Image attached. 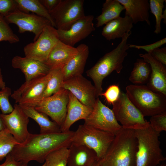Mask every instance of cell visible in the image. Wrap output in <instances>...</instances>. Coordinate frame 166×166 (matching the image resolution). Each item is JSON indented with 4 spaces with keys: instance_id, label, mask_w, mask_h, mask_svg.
Here are the masks:
<instances>
[{
    "instance_id": "6da1fadb",
    "label": "cell",
    "mask_w": 166,
    "mask_h": 166,
    "mask_svg": "<svg viewBox=\"0 0 166 166\" xmlns=\"http://www.w3.org/2000/svg\"><path fill=\"white\" fill-rule=\"evenodd\" d=\"M74 132L69 130L56 133H30L24 142L15 146L9 154L17 161L28 164L35 160L42 163L52 151L62 147L69 148Z\"/></svg>"
},
{
    "instance_id": "7a4b0ae2",
    "label": "cell",
    "mask_w": 166,
    "mask_h": 166,
    "mask_svg": "<svg viewBox=\"0 0 166 166\" xmlns=\"http://www.w3.org/2000/svg\"><path fill=\"white\" fill-rule=\"evenodd\" d=\"M138 143L133 129L122 128L104 156L98 160L102 166H136Z\"/></svg>"
},
{
    "instance_id": "3957f363",
    "label": "cell",
    "mask_w": 166,
    "mask_h": 166,
    "mask_svg": "<svg viewBox=\"0 0 166 166\" xmlns=\"http://www.w3.org/2000/svg\"><path fill=\"white\" fill-rule=\"evenodd\" d=\"M138 143L136 166H157L166 160L160 148V132L154 130L149 121L137 124L132 128Z\"/></svg>"
},
{
    "instance_id": "277c9868",
    "label": "cell",
    "mask_w": 166,
    "mask_h": 166,
    "mask_svg": "<svg viewBox=\"0 0 166 166\" xmlns=\"http://www.w3.org/2000/svg\"><path fill=\"white\" fill-rule=\"evenodd\" d=\"M131 34V31L126 33L116 48L106 53L93 66L87 71V76L94 82L97 98L102 93V85L104 79L113 71L120 73L122 69L123 63L128 54L127 50L129 48L127 40Z\"/></svg>"
},
{
    "instance_id": "5b68a950",
    "label": "cell",
    "mask_w": 166,
    "mask_h": 166,
    "mask_svg": "<svg viewBox=\"0 0 166 166\" xmlns=\"http://www.w3.org/2000/svg\"><path fill=\"white\" fill-rule=\"evenodd\" d=\"M125 89L129 99L144 117L166 112V95L145 85H130Z\"/></svg>"
},
{
    "instance_id": "8992f818",
    "label": "cell",
    "mask_w": 166,
    "mask_h": 166,
    "mask_svg": "<svg viewBox=\"0 0 166 166\" xmlns=\"http://www.w3.org/2000/svg\"><path fill=\"white\" fill-rule=\"evenodd\" d=\"M115 135L85 124L79 125L74 132L72 143L84 145L96 153L98 161L107 152Z\"/></svg>"
},
{
    "instance_id": "52a82bcc",
    "label": "cell",
    "mask_w": 166,
    "mask_h": 166,
    "mask_svg": "<svg viewBox=\"0 0 166 166\" xmlns=\"http://www.w3.org/2000/svg\"><path fill=\"white\" fill-rule=\"evenodd\" d=\"M84 0H61L49 13L57 30H66L85 15Z\"/></svg>"
},
{
    "instance_id": "ba28073f",
    "label": "cell",
    "mask_w": 166,
    "mask_h": 166,
    "mask_svg": "<svg viewBox=\"0 0 166 166\" xmlns=\"http://www.w3.org/2000/svg\"><path fill=\"white\" fill-rule=\"evenodd\" d=\"M59 40L57 29L47 26L35 41L24 47L25 57L45 63Z\"/></svg>"
},
{
    "instance_id": "9c48e42d",
    "label": "cell",
    "mask_w": 166,
    "mask_h": 166,
    "mask_svg": "<svg viewBox=\"0 0 166 166\" xmlns=\"http://www.w3.org/2000/svg\"><path fill=\"white\" fill-rule=\"evenodd\" d=\"M69 93L68 90L61 88L52 95L40 100L34 108L50 117L61 128L66 115Z\"/></svg>"
},
{
    "instance_id": "30bf717a",
    "label": "cell",
    "mask_w": 166,
    "mask_h": 166,
    "mask_svg": "<svg viewBox=\"0 0 166 166\" xmlns=\"http://www.w3.org/2000/svg\"><path fill=\"white\" fill-rule=\"evenodd\" d=\"M84 124L111 133L115 136L122 128L112 109L104 104L99 97L91 112L84 120Z\"/></svg>"
},
{
    "instance_id": "8fae6325",
    "label": "cell",
    "mask_w": 166,
    "mask_h": 166,
    "mask_svg": "<svg viewBox=\"0 0 166 166\" xmlns=\"http://www.w3.org/2000/svg\"><path fill=\"white\" fill-rule=\"evenodd\" d=\"M46 75L25 81L11 95L16 104L20 105L35 107L40 101L49 78Z\"/></svg>"
},
{
    "instance_id": "7c38bea8",
    "label": "cell",
    "mask_w": 166,
    "mask_h": 166,
    "mask_svg": "<svg viewBox=\"0 0 166 166\" xmlns=\"http://www.w3.org/2000/svg\"><path fill=\"white\" fill-rule=\"evenodd\" d=\"M4 18L8 24H14L17 26L19 33L29 32L34 33V42L38 39L45 27L51 25L50 22L44 18L33 13H26L18 9Z\"/></svg>"
},
{
    "instance_id": "4fadbf2b",
    "label": "cell",
    "mask_w": 166,
    "mask_h": 166,
    "mask_svg": "<svg viewBox=\"0 0 166 166\" xmlns=\"http://www.w3.org/2000/svg\"><path fill=\"white\" fill-rule=\"evenodd\" d=\"M112 105V110L115 117L123 128H131L137 124H144L147 121L126 93L121 92L118 98Z\"/></svg>"
},
{
    "instance_id": "5bb4252c",
    "label": "cell",
    "mask_w": 166,
    "mask_h": 166,
    "mask_svg": "<svg viewBox=\"0 0 166 166\" xmlns=\"http://www.w3.org/2000/svg\"><path fill=\"white\" fill-rule=\"evenodd\" d=\"M61 88L71 92L81 103L92 109L98 98L94 85L82 75L64 81Z\"/></svg>"
},
{
    "instance_id": "9a60e30c",
    "label": "cell",
    "mask_w": 166,
    "mask_h": 166,
    "mask_svg": "<svg viewBox=\"0 0 166 166\" xmlns=\"http://www.w3.org/2000/svg\"><path fill=\"white\" fill-rule=\"evenodd\" d=\"M13 109L8 114H0L5 128L6 129L20 144L24 142L30 133L28 130L29 117L20 105H14Z\"/></svg>"
},
{
    "instance_id": "2e32d148",
    "label": "cell",
    "mask_w": 166,
    "mask_h": 166,
    "mask_svg": "<svg viewBox=\"0 0 166 166\" xmlns=\"http://www.w3.org/2000/svg\"><path fill=\"white\" fill-rule=\"evenodd\" d=\"M92 15L85 16L74 23L67 30H57L59 40L73 46L95 30Z\"/></svg>"
},
{
    "instance_id": "e0dca14e",
    "label": "cell",
    "mask_w": 166,
    "mask_h": 166,
    "mask_svg": "<svg viewBox=\"0 0 166 166\" xmlns=\"http://www.w3.org/2000/svg\"><path fill=\"white\" fill-rule=\"evenodd\" d=\"M139 56L148 62L151 68V73L146 85L152 90L166 95V68L150 54H140Z\"/></svg>"
},
{
    "instance_id": "ac0fdd59",
    "label": "cell",
    "mask_w": 166,
    "mask_h": 166,
    "mask_svg": "<svg viewBox=\"0 0 166 166\" xmlns=\"http://www.w3.org/2000/svg\"><path fill=\"white\" fill-rule=\"evenodd\" d=\"M11 64L14 68L19 69L23 73L26 81L45 76L50 70L44 63L26 57L14 56Z\"/></svg>"
},
{
    "instance_id": "d6986e66",
    "label": "cell",
    "mask_w": 166,
    "mask_h": 166,
    "mask_svg": "<svg viewBox=\"0 0 166 166\" xmlns=\"http://www.w3.org/2000/svg\"><path fill=\"white\" fill-rule=\"evenodd\" d=\"M69 150L67 166H92L98 161L95 152L84 145L72 143Z\"/></svg>"
},
{
    "instance_id": "ffe728a7",
    "label": "cell",
    "mask_w": 166,
    "mask_h": 166,
    "mask_svg": "<svg viewBox=\"0 0 166 166\" xmlns=\"http://www.w3.org/2000/svg\"><path fill=\"white\" fill-rule=\"evenodd\" d=\"M69 96L66 117L61 127L62 132L69 131L71 126L76 121L81 119L85 120L92 110L81 103L69 91Z\"/></svg>"
},
{
    "instance_id": "44dd1931",
    "label": "cell",
    "mask_w": 166,
    "mask_h": 166,
    "mask_svg": "<svg viewBox=\"0 0 166 166\" xmlns=\"http://www.w3.org/2000/svg\"><path fill=\"white\" fill-rule=\"evenodd\" d=\"M77 53L76 48L65 44L59 40L44 63L50 69L62 68Z\"/></svg>"
},
{
    "instance_id": "7402d4cb",
    "label": "cell",
    "mask_w": 166,
    "mask_h": 166,
    "mask_svg": "<svg viewBox=\"0 0 166 166\" xmlns=\"http://www.w3.org/2000/svg\"><path fill=\"white\" fill-rule=\"evenodd\" d=\"M76 48L78 51L77 54L61 68L64 81L73 77L82 75L83 73L89 56V48L84 44H80Z\"/></svg>"
},
{
    "instance_id": "603a6c76",
    "label": "cell",
    "mask_w": 166,
    "mask_h": 166,
    "mask_svg": "<svg viewBox=\"0 0 166 166\" xmlns=\"http://www.w3.org/2000/svg\"><path fill=\"white\" fill-rule=\"evenodd\" d=\"M124 7L125 15L130 17L134 24L145 22L150 26L149 3L148 0H117Z\"/></svg>"
},
{
    "instance_id": "cb8c5ba5",
    "label": "cell",
    "mask_w": 166,
    "mask_h": 166,
    "mask_svg": "<svg viewBox=\"0 0 166 166\" xmlns=\"http://www.w3.org/2000/svg\"><path fill=\"white\" fill-rule=\"evenodd\" d=\"M133 24L132 19L126 15L124 17L120 16L105 24L102 35L109 41L122 38L126 33L131 31Z\"/></svg>"
},
{
    "instance_id": "d4e9b609",
    "label": "cell",
    "mask_w": 166,
    "mask_h": 166,
    "mask_svg": "<svg viewBox=\"0 0 166 166\" xmlns=\"http://www.w3.org/2000/svg\"><path fill=\"white\" fill-rule=\"evenodd\" d=\"M20 106L26 115L29 118L34 120L38 124L40 127V134L56 133L62 132L60 126L57 124L51 121L45 114L37 110L34 107Z\"/></svg>"
},
{
    "instance_id": "484cf974",
    "label": "cell",
    "mask_w": 166,
    "mask_h": 166,
    "mask_svg": "<svg viewBox=\"0 0 166 166\" xmlns=\"http://www.w3.org/2000/svg\"><path fill=\"white\" fill-rule=\"evenodd\" d=\"M125 9L117 0H106L102 5L101 14L97 16L96 27H99L120 16Z\"/></svg>"
},
{
    "instance_id": "4316f807",
    "label": "cell",
    "mask_w": 166,
    "mask_h": 166,
    "mask_svg": "<svg viewBox=\"0 0 166 166\" xmlns=\"http://www.w3.org/2000/svg\"><path fill=\"white\" fill-rule=\"evenodd\" d=\"M18 9L23 12H31L49 20L52 26L56 28L55 23L49 12L43 6L39 0H15Z\"/></svg>"
},
{
    "instance_id": "83f0119b",
    "label": "cell",
    "mask_w": 166,
    "mask_h": 166,
    "mask_svg": "<svg viewBox=\"0 0 166 166\" xmlns=\"http://www.w3.org/2000/svg\"><path fill=\"white\" fill-rule=\"evenodd\" d=\"M151 73L149 64L144 59H138L135 63L129 80L135 85H143L148 82Z\"/></svg>"
},
{
    "instance_id": "f1b7e54d",
    "label": "cell",
    "mask_w": 166,
    "mask_h": 166,
    "mask_svg": "<svg viewBox=\"0 0 166 166\" xmlns=\"http://www.w3.org/2000/svg\"><path fill=\"white\" fill-rule=\"evenodd\" d=\"M62 68L50 69L49 78L41 100L48 97L58 92L61 88L64 81Z\"/></svg>"
},
{
    "instance_id": "f546056e",
    "label": "cell",
    "mask_w": 166,
    "mask_h": 166,
    "mask_svg": "<svg viewBox=\"0 0 166 166\" xmlns=\"http://www.w3.org/2000/svg\"><path fill=\"white\" fill-rule=\"evenodd\" d=\"M20 144L6 128L0 131V161L10 153L15 146Z\"/></svg>"
},
{
    "instance_id": "4dcf8cb0",
    "label": "cell",
    "mask_w": 166,
    "mask_h": 166,
    "mask_svg": "<svg viewBox=\"0 0 166 166\" xmlns=\"http://www.w3.org/2000/svg\"><path fill=\"white\" fill-rule=\"evenodd\" d=\"M69 148H58L49 153L46 157V166H67Z\"/></svg>"
},
{
    "instance_id": "1f68e13d",
    "label": "cell",
    "mask_w": 166,
    "mask_h": 166,
    "mask_svg": "<svg viewBox=\"0 0 166 166\" xmlns=\"http://www.w3.org/2000/svg\"><path fill=\"white\" fill-rule=\"evenodd\" d=\"M165 0H150L149 1L151 12L154 15L156 21L154 33H160L161 30V22L162 19L163 9Z\"/></svg>"
},
{
    "instance_id": "d6a6232c",
    "label": "cell",
    "mask_w": 166,
    "mask_h": 166,
    "mask_svg": "<svg viewBox=\"0 0 166 166\" xmlns=\"http://www.w3.org/2000/svg\"><path fill=\"white\" fill-rule=\"evenodd\" d=\"M19 41V37L13 32L4 17L0 15V42L7 41L13 44Z\"/></svg>"
},
{
    "instance_id": "836d02e7",
    "label": "cell",
    "mask_w": 166,
    "mask_h": 166,
    "mask_svg": "<svg viewBox=\"0 0 166 166\" xmlns=\"http://www.w3.org/2000/svg\"><path fill=\"white\" fill-rule=\"evenodd\" d=\"M11 90L9 87H6L0 90V109L3 114H8L11 112L14 108L10 104L9 98L11 95Z\"/></svg>"
},
{
    "instance_id": "e575fe53",
    "label": "cell",
    "mask_w": 166,
    "mask_h": 166,
    "mask_svg": "<svg viewBox=\"0 0 166 166\" xmlns=\"http://www.w3.org/2000/svg\"><path fill=\"white\" fill-rule=\"evenodd\" d=\"M149 122L155 131L160 132L166 131V112L151 116Z\"/></svg>"
},
{
    "instance_id": "d590c367",
    "label": "cell",
    "mask_w": 166,
    "mask_h": 166,
    "mask_svg": "<svg viewBox=\"0 0 166 166\" xmlns=\"http://www.w3.org/2000/svg\"><path fill=\"white\" fill-rule=\"evenodd\" d=\"M121 92L118 85H113L109 86L105 92H102L101 96L105 97L108 104L113 105L118 98Z\"/></svg>"
},
{
    "instance_id": "8d00e7d4",
    "label": "cell",
    "mask_w": 166,
    "mask_h": 166,
    "mask_svg": "<svg viewBox=\"0 0 166 166\" xmlns=\"http://www.w3.org/2000/svg\"><path fill=\"white\" fill-rule=\"evenodd\" d=\"M18 9L15 0H0V15L3 17Z\"/></svg>"
},
{
    "instance_id": "74e56055",
    "label": "cell",
    "mask_w": 166,
    "mask_h": 166,
    "mask_svg": "<svg viewBox=\"0 0 166 166\" xmlns=\"http://www.w3.org/2000/svg\"><path fill=\"white\" fill-rule=\"evenodd\" d=\"M166 43V38H165L155 43L144 45L128 44L129 48H135L138 49H143L150 54L152 51L156 49L159 48Z\"/></svg>"
},
{
    "instance_id": "f35d334b",
    "label": "cell",
    "mask_w": 166,
    "mask_h": 166,
    "mask_svg": "<svg viewBox=\"0 0 166 166\" xmlns=\"http://www.w3.org/2000/svg\"><path fill=\"white\" fill-rule=\"evenodd\" d=\"M155 59L163 65H166V48H159L155 49L150 54Z\"/></svg>"
},
{
    "instance_id": "ab89813d",
    "label": "cell",
    "mask_w": 166,
    "mask_h": 166,
    "mask_svg": "<svg viewBox=\"0 0 166 166\" xmlns=\"http://www.w3.org/2000/svg\"><path fill=\"white\" fill-rule=\"evenodd\" d=\"M6 158L4 162L0 166H28V164L15 160L9 153Z\"/></svg>"
},
{
    "instance_id": "60d3db41",
    "label": "cell",
    "mask_w": 166,
    "mask_h": 166,
    "mask_svg": "<svg viewBox=\"0 0 166 166\" xmlns=\"http://www.w3.org/2000/svg\"><path fill=\"white\" fill-rule=\"evenodd\" d=\"M61 0H39L40 2L49 12L57 6Z\"/></svg>"
},
{
    "instance_id": "b9f144b4",
    "label": "cell",
    "mask_w": 166,
    "mask_h": 166,
    "mask_svg": "<svg viewBox=\"0 0 166 166\" xmlns=\"http://www.w3.org/2000/svg\"><path fill=\"white\" fill-rule=\"evenodd\" d=\"M6 87L5 83L3 81L2 70L0 68V89H2Z\"/></svg>"
},
{
    "instance_id": "7bdbcfd3",
    "label": "cell",
    "mask_w": 166,
    "mask_h": 166,
    "mask_svg": "<svg viewBox=\"0 0 166 166\" xmlns=\"http://www.w3.org/2000/svg\"><path fill=\"white\" fill-rule=\"evenodd\" d=\"M5 128L4 126L2 119V118L1 117L0 114V131L3 130Z\"/></svg>"
},
{
    "instance_id": "ee69618b",
    "label": "cell",
    "mask_w": 166,
    "mask_h": 166,
    "mask_svg": "<svg viewBox=\"0 0 166 166\" xmlns=\"http://www.w3.org/2000/svg\"><path fill=\"white\" fill-rule=\"evenodd\" d=\"M166 9L164 11L162 14V19H164V23L166 24Z\"/></svg>"
},
{
    "instance_id": "f6af8a7d",
    "label": "cell",
    "mask_w": 166,
    "mask_h": 166,
    "mask_svg": "<svg viewBox=\"0 0 166 166\" xmlns=\"http://www.w3.org/2000/svg\"><path fill=\"white\" fill-rule=\"evenodd\" d=\"M92 166H102L98 162H97Z\"/></svg>"
},
{
    "instance_id": "bcb514c9",
    "label": "cell",
    "mask_w": 166,
    "mask_h": 166,
    "mask_svg": "<svg viewBox=\"0 0 166 166\" xmlns=\"http://www.w3.org/2000/svg\"><path fill=\"white\" fill-rule=\"evenodd\" d=\"M41 166H46L45 164V163H44V164Z\"/></svg>"
},
{
    "instance_id": "7dc6e473",
    "label": "cell",
    "mask_w": 166,
    "mask_h": 166,
    "mask_svg": "<svg viewBox=\"0 0 166 166\" xmlns=\"http://www.w3.org/2000/svg\"><path fill=\"white\" fill-rule=\"evenodd\" d=\"M165 166L163 165V166Z\"/></svg>"
}]
</instances>
